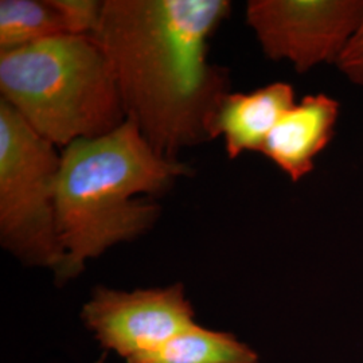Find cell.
I'll list each match as a JSON object with an SVG mask.
<instances>
[{"label":"cell","mask_w":363,"mask_h":363,"mask_svg":"<svg viewBox=\"0 0 363 363\" xmlns=\"http://www.w3.org/2000/svg\"><path fill=\"white\" fill-rule=\"evenodd\" d=\"M228 0H104L93 35L111 65L125 116L159 155L206 143L228 72L210 64L208 40Z\"/></svg>","instance_id":"cell-1"},{"label":"cell","mask_w":363,"mask_h":363,"mask_svg":"<svg viewBox=\"0 0 363 363\" xmlns=\"http://www.w3.org/2000/svg\"><path fill=\"white\" fill-rule=\"evenodd\" d=\"M187 175V164L159 155L128 118L108 135L62 148L55 205L65 259L57 281L77 277L89 259L148 232L160 208L140 195L164 193Z\"/></svg>","instance_id":"cell-2"},{"label":"cell","mask_w":363,"mask_h":363,"mask_svg":"<svg viewBox=\"0 0 363 363\" xmlns=\"http://www.w3.org/2000/svg\"><path fill=\"white\" fill-rule=\"evenodd\" d=\"M1 100L55 147L118 128L125 112L93 37L58 35L0 52Z\"/></svg>","instance_id":"cell-3"},{"label":"cell","mask_w":363,"mask_h":363,"mask_svg":"<svg viewBox=\"0 0 363 363\" xmlns=\"http://www.w3.org/2000/svg\"><path fill=\"white\" fill-rule=\"evenodd\" d=\"M61 154L0 100V242L23 264H64L57 222Z\"/></svg>","instance_id":"cell-4"},{"label":"cell","mask_w":363,"mask_h":363,"mask_svg":"<svg viewBox=\"0 0 363 363\" xmlns=\"http://www.w3.org/2000/svg\"><path fill=\"white\" fill-rule=\"evenodd\" d=\"M363 15V0H250L247 22L264 54L298 73L337 64Z\"/></svg>","instance_id":"cell-5"},{"label":"cell","mask_w":363,"mask_h":363,"mask_svg":"<svg viewBox=\"0 0 363 363\" xmlns=\"http://www.w3.org/2000/svg\"><path fill=\"white\" fill-rule=\"evenodd\" d=\"M194 318L182 284L130 292L97 286L81 311L100 345L125 359L159 347L194 325Z\"/></svg>","instance_id":"cell-6"},{"label":"cell","mask_w":363,"mask_h":363,"mask_svg":"<svg viewBox=\"0 0 363 363\" xmlns=\"http://www.w3.org/2000/svg\"><path fill=\"white\" fill-rule=\"evenodd\" d=\"M339 111V101L325 93L304 96L277 123L259 152L291 181H301L331 143Z\"/></svg>","instance_id":"cell-7"},{"label":"cell","mask_w":363,"mask_h":363,"mask_svg":"<svg viewBox=\"0 0 363 363\" xmlns=\"http://www.w3.org/2000/svg\"><path fill=\"white\" fill-rule=\"evenodd\" d=\"M296 104L286 82H273L249 93H228L210 124V139L222 136L230 159L242 152H259L273 128Z\"/></svg>","instance_id":"cell-8"},{"label":"cell","mask_w":363,"mask_h":363,"mask_svg":"<svg viewBox=\"0 0 363 363\" xmlns=\"http://www.w3.org/2000/svg\"><path fill=\"white\" fill-rule=\"evenodd\" d=\"M127 363H259V355L230 333L194 323Z\"/></svg>","instance_id":"cell-9"},{"label":"cell","mask_w":363,"mask_h":363,"mask_svg":"<svg viewBox=\"0 0 363 363\" xmlns=\"http://www.w3.org/2000/svg\"><path fill=\"white\" fill-rule=\"evenodd\" d=\"M58 35L67 34L50 0L0 1V52H11Z\"/></svg>","instance_id":"cell-10"},{"label":"cell","mask_w":363,"mask_h":363,"mask_svg":"<svg viewBox=\"0 0 363 363\" xmlns=\"http://www.w3.org/2000/svg\"><path fill=\"white\" fill-rule=\"evenodd\" d=\"M61 16L67 35L93 37L99 28L104 1L99 0H50Z\"/></svg>","instance_id":"cell-11"},{"label":"cell","mask_w":363,"mask_h":363,"mask_svg":"<svg viewBox=\"0 0 363 363\" xmlns=\"http://www.w3.org/2000/svg\"><path fill=\"white\" fill-rule=\"evenodd\" d=\"M335 65L350 82L363 86V15Z\"/></svg>","instance_id":"cell-12"}]
</instances>
